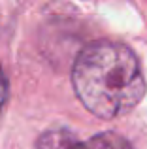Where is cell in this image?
<instances>
[{"instance_id": "3", "label": "cell", "mask_w": 147, "mask_h": 149, "mask_svg": "<svg viewBox=\"0 0 147 149\" xmlns=\"http://www.w3.org/2000/svg\"><path fill=\"white\" fill-rule=\"evenodd\" d=\"M6 98H8V79H6V76H4L2 66H0V108L4 106Z\"/></svg>"}, {"instance_id": "1", "label": "cell", "mask_w": 147, "mask_h": 149, "mask_svg": "<svg viewBox=\"0 0 147 149\" xmlns=\"http://www.w3.org/2000/svg\"><path fill=\"white\" fill-rule=\"evenodd\" d=\"M72 83L81 104L100 119L125 115L145 95V77L136 53L110 40L81 49L74 62Z\"/></svg>"}, {"instance_id": "2", "label": "cell", "mask_w": 147, "mask_h": 149, "mask_svg": "<svg viewBox=\"0 0 147 149\" xmlns=\"http://www.w3.org/2000/svg\"><path fill=\"white\" fill-rule=\"evenodd\" d=\"M38 149H132L123 136L115 132H102L87 142L77 140L72 132L62 128H53L40 136Z\"/></svg>"}]
</instances>
